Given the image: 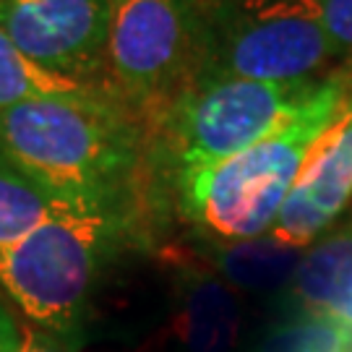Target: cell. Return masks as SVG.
<instances>
[{"label":"cell","instance_id":"obj_1","mask_svg":"<svg viewBox=\"0 0 352 352\" xmlns=\"http://www.w3.org/2000/svg\"><path fill=\"white\" fill-rule=\"evenodd\" d=\"M0 160L68 206H128L141 133L102 91L32 100L0 113Z\"/></svg>","mask_w":352,"mask_h":352},{"label":"cell","instance_id":"obj_2","mask_svg":"<svg viewBox=\"0 0 352 352\" xmlns=\"http://www.w3.org/2000/svg\"><path fill=\"white\" fill-rule=\"evenodd\" d=\"M350 84L324 78L300 115L269 139L222 162L177 173V206L206 240L269 235L316 146L340 120Z\"/></svg>","mask_w":352,"mask_h":352},{"label":"cell","instance_id":"obj_3","mask_svg":"<svg viewBox=\"0 0 352 352\" xmlns=\"http://www.w3.org/2000/svg\"><path fill=\"white\" fill-rule=\"evenodd\" d=\"M193 81H314L334 58L321 0H193Z\"/></svg>","mask_w":352,"mask_h":352},{"label":"cell","instance_id":"obj_4","mask_svg":"<svg viewBox=\"0 0 352 352\" xmlns=\"http://www.w3.org/2000/svg\"><path fill=\"white\" fill-rule=\"evenodd\" d=\"M128 225V206L63 209L0 253V287L39 329L78 334L91 287Z\"/></svg>","mask_w":352,"mask_h":352},{"label":"cell","instance_id":"obj_5","mask_svg":"<svg viewBox=\"0 0 352 352\" xmlns=\"http://www.w3.org/2000/svg\"><path fill=\"white\" fill-rule=\"evenodd\" d=\"M324 81H193L162 110L164 154L175 175L222 162L269 139L300 115Z\"/></svg>","mask_w":352,"mask_h":352},{"label":"cell","instance_id":"obj_6","mask_svg":"<svg viewBox=\"0 0 352 352\" xmlns=\"http://www.w3.org/2000/svg\"><path fill=\"white\" fill-rule=\"evenodd\" d=\"M193 0H110L104 68L123 102L167 104L193 76Z\"/></svg>","mask_w":352,"mask_h":352},{"label":"cell","instance_id":"obj_7","mask_svg":"<svg viewBox=\"0 0 352 352\" xmlns=\"http://www.w3.org/2000/svg\"><path fill=\"white\" fill-rule=\"evenodd\" d=\"M0 29L34 63L91 84L107 58L110 0H0Z\"/></svg>","mask_w":352,"mask_h":352},{"label":"cell","instance_id":"obj_8","mask_svg":"<svg viewBox=\"0 0 352 352\" xmlns=\"http://www.w3.org/2000/svg\"><path fill=\"white\" fill-rule=\"evenodd\" d=\"M352 199V84L340 120L316 146L300 180L272 227V238L305 251L321 238Z\"/></svg>","mask_w":352,"mask_h":352},{"label":"cell","instance_id":"obj_9","mask_svg":"<svg viewBox=\"0 0 352 352\" xmlns=\"http://www.w3.org/2000/svg\"><path fill=\"white\" fill-rule=\"evenodd\" d=\"M243 327L238 292L206 266L186 269L177 282L175 331L188 352H235Z\"/></svg>","mask_w":352,"mask_h":352},{"label":"cell","instance_id":"obj_10","mask_svg":"<svg viewBox=\"0 0 352 352\" xmlns=\"http://www.w3.org/2000/svg\"><path fill=\"white\" fill-rule=\"evenodd\" d=\"M287 287L300 311L352 327V227L311 243Z\"/></svg>","mask_w":352,"mask_h":352},{"label":"cell","instance_id":"obj_11","mask_svg":"<svg viewBox=\"0 0 352 352\" xmlns=\"http://www.w3.org/2000/svg\"><path fill=\"white\" fill-rule=\"evenodd\" d=\"M300 253L277 243L272 235L251 240L204 238L201 245L206 269L225 279L235 292H269L289 285Z\"/></svg>","mask_w":352,"mask_h":352},{"label":"cell","instance_id":"obj_12","mask_svg":"<svg viewBox=\"0 0 352 352\" xmlns=\"http://www.w3.org/2000/svg\"><path fill=\"white\" fill-rule=\"evenodd\" d=\"M100 94V89L34 63L0 29V113L32 100H76Z\"/></svg>","mask_w":352,"mask_h":352},{"label":"cell","instance_id":"obj_13","mask_svg":"<svg viewBox=\"0 0 352 352\" xmlns=\"http://www.w3.org/2000/svg\"><path fill=\"white\" fill-rule=\"evenodd\" d=\"M63 209L76 206L58 201L13 164L0 160V253L13 248L32 230H37L42 222L52 219Z\"/></svg>","mask_w":352,"mask_h":352},{"label":"cell","instance_id":"obj_14","mask_svg":"<svg viewBox=\"0 0 352 352\" xmlns=\"http://www.w3.org/2000/svg\"><path fill=\"white\" fill-rule=\"evenodd\" d=\"M342 324L298 308V314L266 329L253 352H342Z\"/></svg>","mask_w":352,"mask_h":352},{"label":"cell","instance_id":"obj_15","mask_svg":"<svg viewBox=\"0 0 352 352\" xmlns=\"http://www.w3.org/2000/svg\"><path fill=\"white\" fill-rule=\"evenodd\" d=\"M321 8L334 58L342 63V78L352 84V0H321Z\"/></svg>","mask_w":352,"mask_h":352},{"label":"cell","instance_id":"obj_16","mask_svg":"<svg viewBox=\"0 0 352 352\" xmlns=\"http://www.w3.org/2000/svg\"><path fill=\"white\" fill-rule=\"evenodd\" d=\"M81 340L78 334H55L45 329H32L24 334L21 352H78Z\"/></svg>","mask_w":352,"mask_h":352},{"label":"cell","instance_id":"obj_17","mask_svg":"<svg viewBox=\"0 0 352 352\" xmlns=\"http://www.w3.org/2000/svg\"><path fill=\"white\" fill-rule=\"evenodd\" d=\"M24 347V331L19 329V321L8 308L6 298L0 295V352H21Z\"/></svg>","mask_w":352,"mask_h":352},{"label":"cell","instance_id":"obj_18","mask_svg":"<svg viewBox=\"0 0 352 352\" xmlns=\"http://www.w3.org/2000/svg\"><path fill=\"white\" fill-rule=\"evenodd\" d=\"M342 352H352V327H344V340H342Z\"/></svg>","mask_w":352,"mask_h":352}]
</instances>
